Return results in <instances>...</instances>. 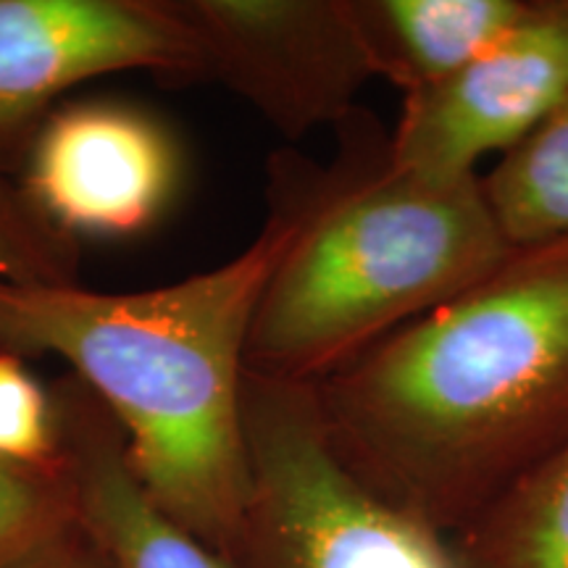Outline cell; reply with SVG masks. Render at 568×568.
<instances>
[{
  "label": "cell",
  "mask_w": 568,
  "mask_h": 568,
  "mask_svg": "<svg viewBox=\"0 0 568 568\" xmlns=\"http://www.w3.org/2000/svg\"><path fill=\"white\" fill-rule=\"evenodd\" d=\"M51 397L71 510L119 566L234 568L155 508L134 477L119 424L74 374Z\"/></svg>",
  "instance_id": "cell-9"
},
{
  "label": "cell",
  "mask_w": 568,
  "mask_h": 568,
  "mask_svg": "<svg viewBox=\"0 0 568 568\" xmlns=\"http://www.w3.org/2000/svg\"><path fill=\"white\" fill-rule=\"evenodd\" d=\"M203 53L205 80L301 140L353 116L374 80L351 0H172Z\"/></svg>",
  "instance_id": "cell-5"
},
{
  "label": "cell",
  "mask_w": 568,
  "mask_h": 568,
  "mask_svg": "<svg viewBox=\"0 0 568 568\" xmlns=\"http://www.w3.org/2000/svg\"><path fill=\"white\" fill-rule=\"evenodd\" d=\"M251 495L234 568H464L453 537L345 464L311 385L245 372Z\"/></svg>",
  "instance_id": "cell-4"
},
{
  "label": "cell",
  "mask_w": 568,
  "mask_h": 568,
  "mask_svg": "<svg viewBox=\"0 0 568 568\" xmlns=\"http://www.w3.org/2000/svg\"><path fill=\"white\" fill-rule=\"evenodd\" d=\"M531 9L535 0H351L374 77L403 98L450 80Z\"/></svg>",
  "instance_id": "cell-10"
},
{
  "label": "cell",
  "mask_w": 568,
  "mask_h": 568,
  "mask_svg": "<svg viewBox=\"0 0 568 568\" xmlns=\"http://www.w3.org/2000/svg\"><path fill=\"white\" fill-rule=\"evenodd\" d=\"M568 98V0L535 9L450 80L403 98L389 132L397 163L432 180L477 174L489 153L514 151Z\"/></svg>",
  "instance_id": "cell-7"
},
{
  "label": "cell",
  "mask_w": 568,
  "mask_h": 568,
  "mask_svg": "<svg viewBox=\"0 0 568 568\" xmlns=\"http://www.w3.org/2000/svg\"><path fill=\"white\" fill-rule=\"evenodd\" d=\"M297 224L293 182L274 161L266 224L211 272L140 293L0 282V353L67 361L119 424L155 508L226 560L251 495L247 332Z\"/></svg>",
  "instance_id": "cell-2"
},
{
  "label": "cell",
  "mask_w": 568,
  "mask_h": 568,
  "mask_svg": "<svg viewBox=\"0 0 568 568\" xmlns=\"http://www.w3.org/2000/svg\"><path fill=\"white\" fill-rule=\"evenodd\" d=\"M0 568H122L74 516L6 556Z\"/></svg>",
  "instance_id": "cell-16"
},
{
  "label": "cell",
  "mask_w": 568,
  "mask_h": 568,
  "mask_svg": "<svg viewBox=\"0 0 568 568\" xmlns=\"http://www.w3.org/2000/svg\"><path fill=\"white\" fill-rule=\"evenodd\" d=\"M481 190L510 247L568 240V98L503 153Z\"/></svg>",
  "instance_id": "cell-12"
},
{
  "label": "cell",
  "mask_w": 568,
  "mask_h": 568,
  "mask_svg": "<svg viewBox=\"0 0 568 568\" xmlns=\"http://www.w3.org/2000/svg\"><path fill=\"white\" fill-rule=\"evenodd\" d=\"M464 568H568V443L453 535Z\"/></svg>",
  "instance_id": "cell-11"
},
{
  "label": "cell",
  "mask_w": 568,
  "mask_h": 568,
  "mask_svg": "<svg viewBox=\"0 0 568 568\" xmlns=\"http://www.w3.org/2000/svg\"><path fill=\"white\" fill-rule=\"evenodd\" d=\"M80 245L34 209L0 166V282L77 284Z\"/></svg>",
  "instance_id": "cell-13"
},
{
  "label": "cell",
  "mask_w": 568,
  "mask_h": 568,
  "mask_svg": "<svg viewBox=\"0 0 568 568\" xmlns=\"http://www.w3.org/2000/svg\"><path fill=\"white\" fill-rule=\"evenodd\" d=\"M339 126L343 151L332 166L276 155L301 224L253 314L247 374L316 385L514 251L479 174L432 180L403 166L368 113Z\"/></svg>",
  "instance_id": "cell-3"
},
{
  "label": "cell",
  "mask_w": 568,
  "mask_h": 568,
  "mask_svg": "<svg viewBox=\"0 0 568 568\" xmlns=\"http://www.w3.org/2000/svg\"><path fill=\"white\" fill-rule=\"evenodd\" d=\"M311 387L345 464L458 535L568 443V240L514 247Z\"/></svg>",
  "instance_id": "cell-1"
},
{
  "label": "cell",
  "mask_w": 568,
  "mask_h": 568,
  "mask_svg": "<svg viewBox=\"0 0 568 568\" xmlns=\"http://www.w3.org/2000/svg\"><path fill=\"white\" fill-rule=\"evenodd\" d=\"M74 516L67 477L0 460V556Z\"/></svg>",
  "instance_id": "cell-15"
},
{
  "label": "cell",
  "mask_w": 568,
  "mask_h": 568,
  "mask_svg": "<svg viewBox=\"0 0 568 568\" xmlns=\"http://www.w3.org/2000/svg\"><path fill=\"white\" fill-rule=\"evenodd\" d=\"M0 460L48 474L63 466L53 397L11 353H0Z\"/></svg>",
  "instance_id": "cell-14"
},
{
  "label": "cell",
  "mask_w": 568,
  "mask_h": 568,
  "mask_svg": "<svg viewBox=\"0 0 568 568\" xmlns=\"http://www.w3.org/2000/svg\"><path fill=\"white\" fill-rule=\"evenodd\" d=\"M130 69L205 80L172 0H0V155L34 134L61 92Z\"/></svg>",
  "instance_id": "cell-6"
},
{
  "label": "cell",
  "mask_w": 568,
  "mask_h": 568,
  "mask_svg": "<svg viewBox=\"0 0 568 568\" xmlns=\"http://www.w3.org/2000/svg\"><path fill=\"white\" fill-rule=\"evenodd\" d=\"M180 174V148L148 113L77 103L34 130L21 190L55 230L80 243L145 232L172 203Z\"/></svg>",
  "instance_id": "cell-8"
}]
</instances>
